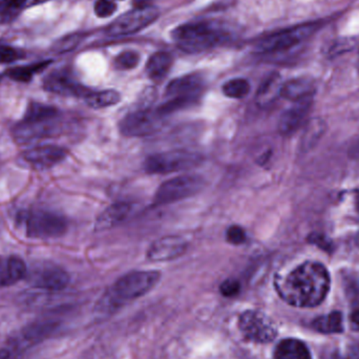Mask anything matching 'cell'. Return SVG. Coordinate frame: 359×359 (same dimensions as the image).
Returning <instances> with one entry per match:
<instances>
[{
	"label": "cell",
	"mask_w": 359,
	"mask_h": 359,
	"mask_svg": "<svg viewBox=\"0 0 359 359\" xmlns=\"http://www.w3.org/2000/svg\"><path fill=\"white\" fill-rule=\"evenodd\" d=\"M117 10V5L111 0H97L95 3V13L100 18L111 16Z\"/></svg>",
	"instance_id": "obj_35"
},
{
	"label": "cell",
	"mask_w": 359,
	"mask_h": 359,
	"mask_svg": "<svg viewBox=\"0 0 359 359\" xmlns=\"http://www.w3.org/2000/svg\"><path fill=\"white\" fill-rule=\"evenodd\" d=\"M159 16L160 11L157 8L148 5L136 8L113 21L107 29V35L118 37L135 34L152 25Z\"/></svg>",
	"instance_id": "obj_8"
},
{
	"label": "cell",
	"mask_w": 359,
	"mask_h": 359,
	"mask_svg": "<svg viewBox=\"0 0 359 359\" xmlns=\"http://www.w3.org/2000/svg\"><path fill=\"white\" fill-rule=\"evenodd\" d=\"M224 95L231 99H243L250 92V83L243 78L229 80L222 88Z\"/></svg>",
	"instance_id": "obj_29"
},
{
	"label": "cell",
	"mask_w": 359,
	"mask_h": 359,
	"mask_svg": "<svg viewBox=\"0 0 359 359\" xmlns=\"http://www.w3.org/2000/svg\"><path fill=\"white\" fill-rule=\"evenodd\" d=\"M57 119L41 120V121H23L14 127V140L19 144H29L34 141L52 137L58 129Z\"/></svg>",
	"instance_id": "obj_14"
},
{
	"label": "cell",
	"mask_w": 359,
	"mask_h": 359,
	"mask_svg": "<svg viewBox=\"0 0 359 359\" xmlns=\"http://www.w3.org/2000/svg\"><path fill=\"white\" fill-rule=\"evenodd\" d=\"M158 271H133L125 274L116 282L111 295L117 301H131L144 295L160 280Z\"/></svg>",
	"instance_id": "obj_7"
},
{
	"label": "cell",
	"mask_w": 359,
	"mask_h": 359,
	"mask_svg": "<svg viewBox=\"0 0 359 359\" xmlns=\"http://www.w3.org/2000/svg\"><path fill=\"white\" fill-rule=\"evenodd\" d=\"M1 78H3V76H1V75H0V81H1Z\"/></svg>",
	"instance_id": "obj_44"
},
{
	"label": "cell",
	"mask_w": 359,
	"mask_h": 359,
	"mask_svg": "<svg viewBox=\"0 0 359 359\" xmlns=\"http://www.w3.org/2000/svg\"><path fill=\"white\" fill-rule=\"evenodd\" d=\"M274 359H311V354L301 341L284 339L276 347Z\"/></svg>",
	"instance_id": "obj_22"
},
{
	"label": "cell",
	"mask_w": 359,
	"mask_h": 359,
	"mask_svg": "<svg viewBox=\"0 0 359 359\" xmlns=\"http://www.w3.org/2000/svg\"><path fill=\"white\" fill-rule=\"evenodd\" d=\"M27 267L18 256L0 258V287H8L27 278Z\"/></svg>",
	"instance_id": "obj_17"
},
{
	"label": "cell",
	"mask_w": 359,
	"mask_h": 359,
	"mask_svg": "<svg viewBox=\"0 0 359 359\" xmlns=\"http://www.w3.org/2000/svg\"><path fill=\"white\" fill-rule=\"evenodd\" d=\"M185 239L176 235L161 237L152 243L147 250V258L152 262H168L183 256L187 250Z\"/></svg>",
	"instance_id": "obj_15"
},
{
	"label": "cell",
	"mask_w": 359,
	"mask_h": 359,
	"mask_svg": "<svg viewBox=\"0 0 359 359\" xmlns=\"http://www.w3.org/2000/svg\"><path fill=\"white\" fill-rule=\"evenodd\" d=\"M40 1H42V0H27V3H29V5H32V3H40Z\"/></svg>",
	"instance_id": "obj_42"
},
{
	"label": "cell",
	"mask_w": 359,
	"mask_h": 359,
	"mask_svg": "<svg viewBox=\"0 0 359 359\" xmlns=\"http://www.w3.org/2000/svg\"><path fill=\"white\" fill-rule=\"evenodd\" d=\"M43 88L51 93L62 96H84L88 95L83 86L74 81L68 75L62 72H53L43 81Z\"/></svg>",
	"instance_id": "obj_16"
},
{
	"label": "cell",
	"mask_w": 359,
	"mask_h": 359,
	"mask_svg": "<svg viewBox=\"0 0 359 359\" xmlns=\"http://www.w3.org/2000/svg\"><path fill=\"white\" fill-rule=\"evenodd\" d=\"M356 208L357 211H358L359 213V194L356 196Z\"/></svg>",
	"instance_id": "obj_43"
},
{
	"label": "cell",
	"mask_w": 359,
	"mask_h": 359,
	"mask_svg": "<svg viewBox=\"0 0 359 359\" xmlns=\"http://www.w3.org/2000/svg\"><path fill=\"white\" fill-rule=\"evenodd\" d=\"M59 117V111L54 107L46 104H29L23 116V121H41V120L56 119Z\"/></svg>",
	"instance_id": "obj_28"
},
{
	"label": "cell",
	"mask_w": 359,
	"mask_h": 359,
	"mask_svg": "<svg viewBox=\"0 0 359 359\" xmlns=\"http://www.w3.org/2000/svg\"><path fill=\"white\" fill-rule=\"evenodd\" d=\"M5 3L10 7L18 10L27 5V0H5Z\"/></svg>",
	"instance_id": "obj_40"
},
{
	"label": "cell",
	"mask_w": 359,
	"mask_h": 359,
	"mask_svg": "<svg viewBox=\"0 0 359 359\" xmlns=\"http://www.w3.org/2000/svg\"><path fill=\"white\" fill-rule=\"evenodd\" d=\"M55 329H56V323L53 321H36L25 325L15 336L8 341L5 348L13 356L15 353L23 352L40 341H44L46 337L52 334Z\"/></svg>",
	"instance_id": "obj_12"
},
{
	"label": "cell",
	"mask_w": 359,
	"mask_h": 359,
	"mask_svg": "<svg viewBox=\"0 0 359 359\" xmlns=\"http://www.w3.org/2000/svg\"><path fill=\"white\" fill-rule=\"evenodd\" d=\"M172 38L182 51L194 54L219 44L223 41L224 34L207 23H194L174 29Z\"/></svg>",
	"instance_id": "obj_3"
},
{
	"label": "cell",
	"mask_w": 359,
	"mask_h": 359,
	"mask_svg": "<svg viewBox=\"0 0 359 359\" xmlns=\"http://www.w3.org/2000/svg\"><path fill=\"white\" fill-rule=\"evenodd\" d=\"M82 35L72 34L60 39L58 42L55 44L54 50L57 53L68 52V51L74 50L76 46L79 44L81 41Z\"/></svg>",
	"instance_id": "obj_32"
},
{
	"label": "cell",
	"mask_w": 359,
	"mask_h": 359,
	"mask_svg": "<svg viewBox=\"0 0 359 359\" xmlns=\"http://www.w3.org/2000/svg\"><path fill=\"white\" fill-rule=\"evenodd\" d=\"M321 25V23L315 21L282 29L258 41L256 50L262 53H276L293 48L310 38Z\"/></svg>",
	"instance_id": "obj_5"
},
{
	"label": "cell",
	"mask_w": 359,
	"mask_h": 359,
	"mask_svg": "<svg viewBox=\"0 0 359 359\" xmlns=\"http://www.w3.org/2000/svg\"><path fill=\"white\" fill-rule=\"evenodd\" d=\"M197 97H172L170 101L162 104L158 109V113L165 118L166 116L174 113V111H181V109L189 107L192 104L196 103Z\"/></svg>",
	"instance_id": "obj_30"
},
{
	"label": "cell",
	"mask_w": 359,
	"mask_h": 359,
	"mask_svg": "<svg viewBox=\"0 0 359 359\" xmlns=\"http://www.w3.org/2000/svg\"><path fill=\"white\" fill-rule=\"evenodd\" d=\"M312 328L323 334H334L343 331V314L338 311L331 312L317 317L312 323Z\"/></svg>",
	"instance_id": "obj_25"
},
{
	"label": "cell",
	"mask_w": 359,
	"mask_h": 359,
	"mask_svg": "<svg viewBox=\"0 0 359 359\" xmlns=\"http://www.w3.org/2000/svg\"><path fill=\"white\" fill-rule=\"evenodd\" d=\"M50 64L51 62H39V64H31V66H17V68L8 70L5 75L14 81L27 83L33 79L35 74L44 70Z\"/></svg>",
	"instance_id": "obj_27"
},
{
	"label": "cell",
	"mask_w": 359,
	"mask_h": 359,
	"mask_svg": "<svg viewBox=\"0 0 359 359\" xmlns=\"http://www.w3.org/2000/svg\"><path fill=\"white\" fill-rule=\"evenodd\" d=\"M12 355L11 353H10V351L8 350L5 347H3V348L0 349V359H10L11 358Z\"/></svg>",
	"instance_id": "obj_41"
},
{
	"label": "cell",
	"mask_w": 359,
	"mask_h": 359,
	"mask_svg": "<svg viewBox=\"0 0 359 359\" xmlns=\"http://www.w3.org/2000/svg\"><path fill=\"white\" fill-rule=\"evenodd\" d=\"M140 62V56L135 51H125L115 59V66L118 70H127L136 68Z\"/></svg>",
	"instance_id": "obj_31"
},
{
	"label": "cell",
	"mask_w": 359,
	"mask_h": 359,
	"mask_svg": "<svg viewBox=\"0 0 359 359\" xmlns=\"http://www.w3.org/2000/svg\"><path fill=\"white\" fill-rule=\"evenodd\" d=\"M16 11V9L10 7L9 5L3 1V3L0 5V23H3V21H10L11 17H14L15 13L14 12Z\"/></svg>",
	"instance_id": "obj_38"
},
{
	"label": "cell",
	"mask_w": 359,
	"mask_h": 359,
	"mask_svg": "<svg viewBox=\"0 0 359 359\" xmlns=\"http://www.w3.org/2000/svg\"><path fill=\"white\" fill-rule=\"evenodd\" d=\"M239 329L249 341L266 343L278 334L276 325L270 317L260 311H246L239 319Z\"/></svg>",
	"instance_id": "obj_11"
},
{
	"label": "cell",
	"mask_w": 359,
	"mask_h": 359,
	"mask_svg": "<svg viewBox=\"0 0 359 359\" xmlns=\"http://www.w3.org/2000/svg\"><path fill=\"white\" fill-rule=\"evenodd\" d=\"M131 213V205L124 202L111 204L96 220L95 229L97 231L109 230L124 221Z\"/></svg>",
	"instance_id": "obj_19"
},
{
	"label": "cell",
	"mask_w": 359,
	"mask_h": 359,
	"mask_svg": "<svg viewBox=\"0 0 359 359\" xmlns=\"http://www.w3.org/2000/svg\"><path fill=\"white\" fill-rule=\"evenodd\" d=\"M172 66V57L170 53L158 52L149 58L146 64L148 77L154 81H161L170 72Z\"/></svg>",
	"instance_id": "obj_24"
},
{
	"label": "cell",
	"mask_w": 359,
	"mask_h": 359,
	"mask_svg": "<svg viewBox=\"0 0 359 359\" xmlns=\"http://www.w3.org/2000/svg\"><path fill=\"white\" fill-rule=\"evenodd\" d=\"M164 117L157 109H139L127 114L120 122V131L127 137L141 138L157 133L163 127Z\"/></svg>",
	"instance_id": "obj_9"
},
{
	"label": "cell",
	"mask_w": 359,
	"mask_h": 359,
	"mask_svg": "<svg viewBox=\"0 0 359 359\" xmlns=\"http://www.w3.org/2000/svg\"><path fill=\"white\" fill-rule=\"evenodd\" d=\"M310 107V99L296 102L295 105L286 111L280 117L278 131L282 135H290L301 125L307 116Z\"/></svg>",
	"instance_id": "obj_20"
},
{
	"label": "cell",
	"mask_w": 359,
	"mask_h": 359,
	"mask_svg": "<svg viewBox=\"0 0 359 359\" xmlns=\"http://www.w3.org/2000/svg\"><path fill=\"white\" fill-rule=\"evenodd\" d=\"M330 288L327 269L319 263L308 262L296 267L276 282V289L284 301L294 307L319 305Z\"/></svg>",
	"instance_id": "obj_1"
},
{
	"label": "cell",
	"mask_w": 359,
	"mask_h": 359,
	"mask_svg": "<svg viewBox=\"0 0 359 359\" xmlns=\"http://www.w3.org/2000/svg\"><path fill=\"white\" fill-rule=\"evenodd\" d=\"M282 85L280 75L271 74L268 76L261 84L256 93V103L258 104V107L265 109L274 103L280 96Z\"/></svg>",
	"instance_id": "obj_21"
},
{
	"label": "cell",
	"mask_w": 359,
	"mask_h": 359,
	"mask_svg": "<svg viewBox=\"0 0 359 359\" xmlns=\"http://www.w3.org/2000/svg\"><path fill=\"white\" fill-rule=\"evenodd\" d=\"M121 96L117 91L107 90V91L97 92V93H90L85 96V102L88 107L94 109H105V107H114L119 103Z\"/></svg>",
	"instance_id": "obj_26"
},
{
	"label": "cell",
	"mask_w": 359,
	"mask_h": 359,
	"mask_svg": "<svg viewBox=\"0 0 359 359\" xmlns=\"http://www.w3.org/2000/svg\"><path fill=\"white\" fill-rule=\"evenodd\" d=\"M202 162L203 157L198 152L174 149L147 157L143 163V168L149 174H168L192 170Z\"/></svg>",
	"instance_id": "obj_4"
},
{
	"label": "cell",
	"mask_w": 359,
	"mask_h": 359,
	"mask_svg": "<svg viewBox=\"0 0 359 359\" xmlns=\"http://www.w3.org/2000/svg\"><path fill=\"white\" fill-rule=\"evenodd\" d=\"M23 57V53H21V51L0 43V64H12Z\"/></svg>",
	"instance_id": "obj_33"
},
{
	"label": "cell",
	"mask_w": 359,
	"mask_h": 359,
	"mask_svg": "<svg viewBox=\"0 0 359 359\" xmlns=\"http://www.w3.org/2000/svg\"><path fill=\"white\" fill-rule=\"evenodd\" d=\"M27 282L29 285L48 291H60L68 287L70 276L62 267L52 263H39L27 269Z\"/></svg>",
	"instance_id": "obj_10"
},
{
	"label": "cell",
	"mask_w": 359,
	"mask_h": 359,
	"mask_svg": "<svg viewBox=\"0 0 359 359\" xmlns=\"http://www.w3.org/2000/svg\"><path fill=\"white\" fill-rule=\"evenodd\" d=\"M203 88V80L199 75H186L172 80L166 88L170 97H198Z\"/></svg>",
	"instance_id": "obj_18"
},
{
	"label": "cell",
	"mask_w": 359,
	"mask_h": 359,
	"mask_svg": "<svg viewBox=\"0 0 359 359\" xmlns=\"http://www.w3.org/2000/svg\"><path fill=\"white\" fill-rule=\"evenodd\" d=\"M203 178L199 176L184 174L168 180L159 186L154 197L157 206L168 205L191 198L203 188Z\"/></svg>",
	"instance_id": "obj_6"
},
{
	"label": "cell",
	"mask_w": 359,
	"mask_h": 359,
	"mask_svg": "<svg viewBox=\"0 0 359 359\" xmlns=\"http://www.w3.org/2000/svg\"><path fill=\"white\" fill-rule=\"evenodd\" d=\"M241 289V285L237 280H233V278H229V280H225V282L222 284L220 290H221V293L224 296H227V297H232V296L237 295Z\"/></svg>",
	"instance_id": "obj_36"
},
{
	"label": "cell",
	"mask_w": 359,
	"mask_h": 359,
	"mask_svg": "<svg viewBox=\"0 0 359 359\" xmlns=\"http://www.w3.org/2000/svg\"><path fill=\"white\" fill-rule=\"evenodd\" d=\"M68 157V150L56 145L32 147L21 155V161L27 168L46 170L58 165Z\"/></svg>",
	"instance_id": "obj_13"
},
{
	"label": "cell",
	"mask_w": 359,
	"mask_h": 359,
	"mask_svg": "<svg viewBox=\"0 0 359 359\" xmlns=\"http://www.w3.org/2000/svg\"><path fill=\"white\" fill-rule=\"evenodd\" d=\"M18 222L31 239H46L62 237L68 230V222L62 215L44 209L21 213Z\"/></svg>",
	"instance_id": "obj_2"
},
{
	"label": "cell",
	"mask_w": 359,
	"mask_h": 359,
	"mask_svg": "<svg viewBox=\"0 0 359 359\" xmlns=\"http://www.w3.org/2000/svg\"><path fill=\"white\" fill-rule=\"evenodd\" d=\"M313 85L311 81L308 79H294L286 82L282 85L280 96L291 101H303V100L310 99Z\"/></svg>",
	"instance_id": "obj_23"
},
{
	"label": "cell",
	"mask_w": 359,
	"mask_h": 359,
	"mask_svg": "<svg viewBox=\"0 0 359 359\" xmlns=\"http://www.w3.org/2000/svg\"><path fill=\"white\" fill-rule=\"evenodd\" d=\"M350 323L354 330L359 331V310H355L351 313Z\"/></svg>",
	"instance_id": "obj_39"
},
{
	"label": "cell",
	"mask_w": 359,
	"mask_h": 359,
	"mask_svg": "<svg viewBox=\"0 0 359 359\" xmlns=\"http://www.w3.org/2000/svg\"><path fill=\"white\" fill-rule=\"evenodd\" d=\"M333 359H359V347L350 346L341 349Z\"/></svg>",
	"instance_id": "obj_37"
},
{
	"label": "cell",
	"mask_w": 359,
	"mask_h": 359,
	"mask_svg": "<svg viewBox=\"0 0 359 359\" xmlns=\"http://www.w3.org/2000/svg\"><path fill=\"white\" fill-rule=\"evenodd\" d=\"M226 239L229 244L235 246L244 244L247 239L246 231L239 225H232L227 229Z\"/></svg>",
	"instance_id": "obj_34"
}]
</instances>
